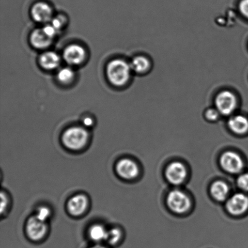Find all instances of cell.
Listing matches in <instances>:
<instances>
[{
  "mask_svg": "<svg viewBox=\"0 0 248 248\" xmlns=\"http://www.w3.org/2000/svg\"><path fill=\"white\" fill-rule=\"evenodd\" d=\"M131 70L130 65L124 60H113L108 63L107 67L108 81L113 86H123L130 79Z\"/></svg>",
  "mask_w": 248,
  "mask_h": 248,
  "instance_id": "6da1fadb",
  "label": "cell"
},
{
  "mask_svg": "<svg viewBox=\"0 0 248 248\" xmlns=\"http://www.w3.org/2000/svg\"><path fill=\"white\" fill-rule=\"evenodd\" d=\"M89 133L81 126H73L63 133L62 140L65 147L71 150L82 149L87 144Z\"/></svg>",
  "mask_w": 248,
  "mask_h": 248,
  "instance_id": "7a4b0ae2",
  "label": "cell"
},
{
  "mask_svg": "<svg viewBox=\"0 0 248 248\" xmlns=\"http://www.w3.org/2000/svg\"><path fill=\"white\" fill-rule=\"evenodd\" d=\"M215 104L218 112L223 115H231L237 108L236 96L230 91H223L216 96Z\"/></svg>",
  "mask_w": 248,
  "mask_h": 248,
  "instance_id": "3957f363",
  "label": "cell"
},
{
  "mask_svg": "<svg viewBox=\"0 0 248 248\" xmlns=\"http://www.w3.org/2000/svg\"><path fill=\"white\" fill-rule=\"evenodd\" d=\"M167 203L171 210L177 214L186 212L191 204L186 194L177 189L170 192L167 197Z\"/></svg>",
  "mask_w": 248,
  "mask_h": 248,
  "instance_id": "277c9868",
  "label": "cell"
},
{
  "mask_svg": "<svg viewBox=\"0 0 248 248\" xmlns=\"http://www.w3.org/2000/svg\"><path fill=\"white\" fill-rule=\"evenodd\" d=\"M47 232V226L44 221L39 219L36 216L28 220L26 233L28 237L33 242H38L44 239Z\"/></svg>",
  "mask_w": 248,
  "mask_h": 248,
  "instance_id": "5b68a950",
  "label": "cell"
},
{
  "mask_svg": "<svg viewBox=\"0 0 248 248\" xmlns=\"http://www.w3.org/2000/svg\"><path fill=\"white\" fill-rule=\"evenodd\" d=\"M220 164L223 170L232 174L239 173L244 167L242 158L232 152H226L221 156Z\"/></svg>",
  "mask_w": 248,
  "mask_h": 248,
  "instance_id": "8992f818",
  "label": "cell"
},
{
  "mask_svg": "<svg viewBox=\"0 0 248 248\" xmlns=\"http://www.w3.org/2000/svg\"><path fill=\"white\" fill-rule=\"evenodd\" d=\"M63 57L68 64L78 65L82 64L86 58V52L82 46L71 45L65 48Z\"/></svg>",
  "mask_w": 248,
  "mask_h": 248,
  "instance_id": "52a82bcc",
  "label": "cell"
},
{
  "mask_svg": "<svg viewBox=\"0 0 248 248\" xmlns=\"http://www.w3.org/2000/svg\"><path fill=\"white\" fill-rule=\"evenodd\" d=\"M227 208L232 215H242L248 209V197L242 193L235 194L227 202Z\"/></svg>",
  "mask_w": 248,
  "mask_h": 248,
  "instance_id": "ba28073f",
  "label": "cell"
},
{
  "mask_svg": "<svg viewBox=\"0 0 248 248\" xmlns=\"http://www.w3.org/2000/svg\"><path fill=\"white\" fill-rule=\"evenodd\" d=\"M116 171L119 176L126 180L136 178L140 171L137 164L129 159L120 160L116 165Z\"/></svg>",
  "mask_w": 248,
  "mask_h": 248,
  "instance_id": "9c48e42d",
  "label": "cell"
},
{
  "mask_svg": "<svg viewBox=\"0 0 248 248\" xmlns=\"http://www.w3.org/2000/svg\"><path fill=\"white\" fill-rule=\"evenodd\" d=\"M166 177L170 183L174 185H179L182 183L186 176V167L181 163L175 162L171 163L167 167Z\"/></svg>",
  "mask_w": 248,
  "mask_h": 248,
  "instance_id": "30bf717a",
  "label": "cell"
},
{
  "mask_svg": "<svg viewBox=\"0 0 248 248\" xmlns=\"http://www.w3.org/2000/svg\"><path fill=\"white\" fill-rule=\"evenodd\" d=\"M31 15L35 21L45 23L52 19L53 12L48 4L44 2H38L31 7Z\"/></svg>",
  "mask_w": 248,
  "mask_h": 248,
  "instance_id": "8fae6325",
  "label": "cell"
},
{
  "mask_svg": "<svg viewBox=\"0 0 248 248\" xmlns=\"http://www.w3.org/2000/svg\"><path fill=\"white\" fill-rule=\"evenodd\" d=\"M88 206V199L83 194L72 197L67 203V210L70 215L78 216L82 215Z\"/></svg>",
  "mask_w": 248,
  "mask_h": 248,
  "instance_id": "7c38bea8",
  "label": "cell"
},
{
  "mask_svg": "<svg viewBox=\"0 0 248 248\" xmlns=\"http://www.w3.org/2000/svg\"><path fill=\"white\" fill-rule=\"evenodd\" d=\"M30 41L34 47L37 49H45L52 44L53 38L48 36L43 29H37L31 33Z\"/></svg>",
  "mask_w": 248,
  "mask_h": 248,
  "instance_id": "4fadbf2b",
  "label": "cell"
},
{
  "mask_svg": "<svg viewBox=\"0 0 248 248\" xmlns=\"http://www.w3.org/2000/svg\"><path fill=\"white\" fill-rule=\"evenodd\" d=\"M60 61L59 55L53 52L44 53L39 58L41 66L46 70L56 69L59 66Z\"/></svg>",
  "mask_w": 248,
  "mask_h": 248,
  "instance_id": "5bb4252c",
  "label": "cell"
},
{
  "mask_svg": "<svg viewBox=\"0 0 248 248\" xmlns=\"http://www.w3.org/2000/svg\"><path fill=\"white\" fill-rule=\"evenodd\" d=\"M228 125L234 133L242 135L248 130V120L242 115L233 116L228 121Z\"/></svg>",
  "mask_w": 248,
  "mask_h": 248,
  "instance_id": "9a60e30c",
  "label": "cell"
},
{
  "mask_svg": "<svg viewBox=\"0 0 248 248\" xmlns=\"http://www.w3.org/2000/svg\"><path fill=\"white\" fill-rule=\"evenodd\" d=\"M229 188L222 181H216L211 187V193L214 198L218 201H223L227 199Z\"/></svg>",
  "mask_w": 248,
  "mask_h": 248,
  "instance_id": "2e32d148",
  "label": "cell"
},
{
  "mask_svg": "<svg viewBox=\"0 0 248 248\" xmlns=\"http://www.w3.org/2000/svg\"><path fill=\"white\" fill-rule=\"evenodd\" d=\"M108 231L103 225H94L90 228L89 235L92 241L100 244L101 242L106 241Z\"/></svg>",
  "mask_w": 248,
  "mask_h": 248,
  "instance_id": "e0dca14e",
  "label": "cell"
},
{
  "mask_svg": "<svg viewBox=\"0 0 248 248\" xmlns=\"http://www.w3.org/2000/svg\"><path fill=\"white\" fill-rule=\"evenodd\" d=\"M130 66L131 69L138 74H143L149 69L150 62L147 58L142 56L136 57L131 62Z\"/></svg>",
  "mask_w": 248,
  "mask_h": 248,
  "instance_id": "ac0fdd59",
  "label": "cell"
},
{
  "mask_svg": "<svg viewBox=\"0 0 248 248\" xmlns=\"http://www.w3.org/2000/svg\"><path fill=\"white\" fill-rule=\"evenodd\" d=\"M75 73L69 67H64L61 69L57 74V79L61 83L69 84L74 81Z\"/></svg>",
  "mask_w": 248,
  "mask_h": 248,
  "instance_id": "d6986e66",
  "label": "cell"
},
{
  "mask_svg": "<svg viewBox=\"0 0 248 248\" xmlns=\"http://www.w3.org/2000/svg\"><path fill=\"white\" fill-rule=\"evenodd\" d=\"M122 232L118 228H114L108 231L106 241L110 246H116L121 241Z\"/></svg>",
  "mask_w": 248,
  "mask_h": 248,
  "instance_id": "ffe728a7",
  "label": "cell"
},
{
  "mask_svg": "<svg viewBox=\"0 0 248 248\" xmlns=\"http://www.w3.org/2000/svg\"><path fill=\"white\" fill-rule=\"evenodd\" d=\"M50 215V211L49 209L46 206H41L39 208L36 213V217L38 218L39 219L46 222Z\"/></svg>",
  "mask_w": 248,
  "mask_h": 248,
  "instance_id": "44dd1931",
  "label": "cell"
},
{
  "mask_svg": "<svg viewBox=\"0 0 248 248\" xmlns=\"http://www.w3.org/2000/svg\"><path fill=\"white\" fill-rule=\"evenodd\" d=\"M237 185L242 190L248 191V173L241 174L238 177Z\"/></svg>",
  "mask_w": 248,
  "mask_h": 248,
  "instance_id": "7402d4cb",
  "label": "cell"
},
{
  "mask_svg": "<svg viewBox=\"0 0 248 248\" xmlns=\"http://www.w3.org/2000/svg\"><path fill=\"white\" fill-rule=\"evenodd\" d=\"M218 110H215V109H210L206 112V118L208 119L209 121H214L217 120L218 118Z\"/></svg>",
  "mask_w": 248,
  "mask_h": 248,
  "instance_id": "603a6c76",
  "label": "cell"
},
{
  "mask_svg": "<svg viewBox=\"0 0 248 248\" xmlns=\"http://www.w3.org/2000/svg\"><path fill=\"white\" fill-rule=\"evenodd\" d=\"M239 9L243 16L248 19V0H242L240 2Z\"/></svg>",
  "mask_w": 248,
  "mask_h": 248,
  "instance_id": "cb8c5ba5",
  "label": "cell"
},
{
  "mask_svg": "<svg viewBox=\"0 0 248 248\" xmlns=\"http://www.w3.org/2000/svg\"><path fill=\"white\" fill-rule=\"evenodd\" d=\"M44 31L51 38H54V36L57 34V29H56L52 25H47L43 28Z\"/></svg>",
  "mask_w": 248,
  "mask_h": 248,
  "instance_id": "d4e9b609",
  "label": "cell"
},
{
  "mask_svg": "<svg viewBox=\"0 0 248 248\" xmlns=\"http://www.w3.org/2000/svg\"><path fill=\"white\" fill-rule=\"evenodd\" d=\"M62 19H61L60 17H57V18L52 19V25L57 30L62 28Z\"/></svg>",
  "mask_w": 248,
  "mask_h": 248,
  "instance_id": "484cf974",
  "label": "cell"
},
{
  "mask_svg": "<svg viewBox=\"0 0 248 248\" xmlns=\"http://www.w3.org/2000/svg\"><path fill=\"white\" fill-rule=\"evenodd\" d=\"M1 213H2V212H3V211L6 208L7 205V202H8V201H7V198L6 194H4L3 193H1Z\"/></svg>",
  "mask_w": 248,
  "mask_h": 248,
  "instance_id": "4316f807",
  "label": "cell"
},
{
  "mask_svg": "<svg viewBox=\"0 0 248 248\" xmlns=\"http://www.w3.org/2000/svg\"><path fill=\"white\" fill-rule=\"evenodd\" d=\"M83 123L85 125L87 126H91L93 125V121L91 118H86L83 121Z\"/></svg>",
  "mask_w": 248,
  "mask_h": 248,
  "instance_id": "83f0119b",
  "label": "cell"
},
{
  "mask_svg": "<svg viewBox=\"0 0 248 248\" xmlns=\"http://www.w3.org/2000/svg\"><path fill=\"white\" fill-rule=\"evenodd\" d=\"M89 248H108L106 246H104V245H101L100 244H96V245H93V246H92Z\"/></svg>",
  "mask_w": 248,
  "mask_h": 248,
  "instance_id": "f1b7e54d",
  "label": "cell"
}]
</instances>
